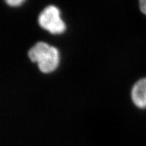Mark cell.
<instances>
[{"label": "cell", "mask_w": 146, "mask_h": 146, "mask_svg": "<svg viewBox=\"0 0 146 146\" xmlns=\"http://www.w3.org/2000/svg\"><path fill=\"white\" fill-rule=\"evenodd\" d=\"M25 0H5L7 4L11 6H18V5H21Z\"/></svg>", "instance_id": "277c9868"}, {"label": "cell", "mask_w": 146, "mask_h": 146, "mask_svg": "<svg viewBox=\"0 0 146 146\" xmlns=\"http://www.w3.org/2000/svg\"><path fill=\"white\" fill-rule=\"evenodd\" d=\"M29 57L37 63L41 72L50 73L55 70L59 64V52L56 47L44 42H38L29 51Z\"/></svg>", "instance_id": "6da1fadb"}, {"label": "cell", "mask_w": 146, "mask_h": 146, "mask_svg": "<svg viewBox=\"0 0 146 146\" xmlns=\"http://www.w3.org/2000/svg\"><path fill=\"white\" fill-rule=\"evenodd\" d=\"M140 10L146 15V0H139Z\"/></svg>", "instance_id": "5b68a950"}, {"label": "cell", "mask_w": 146, "mask_h": 146, "mask_svg": "<svg viewBox=\"0 0 146 146\" xmlns=\"http://www.w3.org/2000/svg\"><path fill=\"white\" fill-rule=\"evenodd\" d=\"M38 22L41 28L54 35L62 33L66 29L65 24L60 17V10L54 5H49L42 11Z\"/></svg>", "instance_id": "7a4b0ae2"}, {"label": "cell", "mask_w": 146, "mask_h": 146, "mask_svg": "<svg viewBox=\"0 0 146 146\" xmlns=\"http://www.w3.org/2000/svg\"><path fill=\"white\" fill-rule=\"evenodd\" d=\"M131 98L139 108H146V78L139 80L131 90Z\"/></svg>", "instance_id": "3957f363"}]
</instances>
